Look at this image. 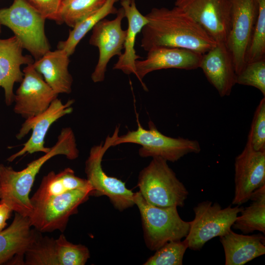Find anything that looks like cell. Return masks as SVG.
Listing matches in <instances>:
<instances>
[{
  "label": "cell",
  "mask_w": 265,
  "mask_h": 265,
  "mask_svg": "<svg viewBox=\"0 0 265 265\" xmlns=\"http://www.w3.org/2000/svg\"><path fill=\"white\" fill-rule=\"evenodd\" d=\"M145 16L140 46L146 51L157 46L186 49L204 54L216 42L178 7L153 8Z\"/></svg>",
  "instance_id": "cell-1"
},
{
  "label": "cell",
  "mask_w": 265,
  "mask_h": 265,
  "mask_svg": "<svg viewBox=\"0 0 265 265\" xmlns=\"http://www.w3.org/2000/svg\"><path fill=\"white\" fill-rule=\"evenodd\" d=\"M60 155L70 160L79 157L75 134L70 127L62 128L50 151L29 162L24 169L16 171L11 166L0 164V203L4 204L15 212L28 217L33 210L29 195L36 176L48 160Z\"/></svg>",
  "instance_id": "cell-2"
},
{
  "label": "cell",
  "mask_w": 265,
  "mask_h": 265,
  "mask_svg": "<svg viewBox=\"0 0 265 265\" xmlns=\"http://www.w3.org/2000/svg\"><path fill=\"white\" fill-rule=\"evenodd\" d=\"M137 128L119 136V128L111 136L112 146L123 143L140 145L138 153L141 157H160L167 161L175 162L190 153L197 154L201 151L199 142L183 137L166 136L160 132L152 121L148 123L149 129L142 127L137 116Z\"/></svg>",
  "instance_id": "cell-3"
},
{
  "label": "cell",
  "mask_w": 265,
  "mask_h": 265,
  "mask_svg": "<svg viewBox=\"0 0 265 265\" xmlns=\"http://www.w3.org/2000/svg\"><path fill=\"white\" fill-rule=\"evenodd\" d=\"M137 186L147 202L159 207H183L188 195L167 161L160 157L152 158L140 171Z\"/></svg>",
  "instance_id": "cell-4"
},
{
  "label": "cell",
  "mask_w": 265,
  "mask_h": 265,
  "mask_svg": "<svg viewBox=\"0 0 265 265\" xmlns=\"http://www.w3.org/2000/svg\"><path fill=\"white\" fill-rule=\"evenodd\" d=\"M134 202L139 210L147 247L156 251L166 243L181 240L187 235L190 221L181 218L177 207H159L147 202L139 191Z\"/></svg>",
  "instance_id": "cell-5"
},
{
  "label": "cell",
  "mask_w": 265,
  "mask_h": 265,
  "mask_svg": "<svg viewBox=\"0 0 265 265\" xmlns=\"http://www.w3.org/2000/svg\"><path fill=\"white\" fill-rule=\"evenodd\" d=\"M45 20L26 0H13L9 7L0 9V24L12 31L35 60L50 50Z\"/></svg>",
  "instance_id": "cell-6"
},
{
  "label": "cell",
  "mask_w": 265,
  "mask_h": 265,
  "mask_svg": "<svg viewBox=\"0 0 265 265\" xmlns=\"http://www.w3.org/2000/svg\"><path fill=\"white\" fill-rule=\"evenodd\" d=\"M243 207L231 205L222 208L217 202L206 200L193 208L194 218L190 221L188 233L185 238L188 248L200 250L208 241L229 232Z\"/></svg>",
  "instance_id": "cell-7"
},
{
  "label": "cell",
  "mask_w": 265,
  "mask_h": 265,
  "mask_svg": "<svg viewBox=\"0 0 265 265\" xmlns=\"http://www.w3.org/2000/svg\"><path fill=\"white\" fill-rule=\"evenodd\" d=\"M91 187L76 189L51 197L32 205L30 224L41 233L63 232L69 217L78 212L79 206L91 196Z\"/></svg>",
  "instance_id": "cell-8"
},
{
  "label": "cell",
  "mask_w": 265,
  "mask_h": 265,
  "mask_svg": "<svg viewBox=\"0 0 265 265\" xmlns=\"http://www.w3.org/2000/svg\"><path fill=\"white\" fill-rule=\"evenodd\" d=\"M111 141L107 136L105 143L93 146L85 161V172L92 190L90 196H107L112 204L120 211L134 205V193L128 189L121 180L107 175L102 166V159L110 147Z\"/></svg>",
  "instance_id": "cell-9"
},
{
  "label": "cell",
  "mask_w": 265,
  "mask_h": 265,
  "mask_svg": "<svg viewBox=\"0 0 265 265\" xmlns=\"http://www.w3.org/2000/svg\"><path fill=\"white\" fill-rule=\"evenodd\" d=\"M230 28L226 45L232 56L237 75L246 64V54L258 7L255 0H230Z\"/></svg>",
  "instance_id": "cell-10"
},
{
  "label": "cell",
  "mask_w": 265,
  "mask_h": 265,
  "mask_svg": "<svg viewBox=\"0 0 265 265\" xmlns=\"http://www.w3.org/2000/svg\"><path fill=\"white\" fill-rule=\"evenodd\" d=\"M216 42L226 43L230 28V0H174Z\"/></svg>",
  "instance_id": "cell-11"
},
{
  "label": "cell",
  "mask_w": 265,
  "mask_h": 265,
  "mask_svg": "<svg viewBox=\"0 0 265 265\" xmlns=\"http://www.w3.org/2000/svg\"><path fill=\"white\" fill-rule=\"evenodd\" d=\"M73 99L69 100L65 104L57 98L50 106L41 113L26 119L19 132L16 135L18 140L24 138L30 131L32 133L27 141L23 144V147L18 152L9 157L7 160L12 162L25 154H32L37 152H48L51 147L45 146V140L51 126L57 120L73 111Z\"/></svg>",
  "instance_id": "cell-12"
},
{
  "label": "cell",
  "mask_w": 265,
  "mask_h": 265,
  "mask_svg": "<svg viewBox=\"0 0 265 265\" xmlns=\"http://www.w3.org/2000/svg\"><path fill=\"white\" fill-rule=\"evenodd\" d=\"M124 9L119 8L113 20L104 19L92 28L89 44L97 47L99 51L98 63L91 75L94 82L103 81L105 78L106 67L110 59L122 53L127 30L122 27L125 18Z\"/></svg>",
  "instance_id": "cell-13"
},
{
  "label": "cell",
  "mask_w": 265,
  "mask_h": 265,
  "mask_svg": "<svg viewBox=\"0 0 265 265\" xmlns=\"http://www.w3.org/2000/svg\"><path fill=\"white\" fill-rule=\"evenodd\" d=\"M235 191L232 204L240 206L252 193L265 185V151H257L247 138L242 152L235 158Z\"/></svg>",
  "instance_id": "cell-14"
},
{
  "label": "cell",
  "mask_w": 265,
  "mask_h": 265,
  "mask_svg": "<svg viewBox=\"0 0 265 265\" xmlns=\"http://www.w3.org/2000/svg\"><path fill=\"white\" fill-rule=\"evenodd\" d=\"M23 72V80L14 95L13 110L26 119L45 111L58 94L36 71L32 63L27 65Z\"/></svg>",
  "instance_id": "cell-15"
},
{
  "label": "cell",
  "mask_w": 265,
  "mask_h": 265,
  "mask_svg": "<svg viewBox=\"0 0 265 265\" xmlns=\"http://www.w3.org/2000/svg\"><path fill=\"white\" fill-rule=\"evenodd\" d=\"M146 57L135 61V73L146 89L142 80L151 72L170 68L194 70L199 68L203 54L192 50L164 46H157L147 51Z\"/></svg>",
  "instance_id": "cell-16"
},
{
  "label": "cell",
  "mask_w": 265,
  "mask_h": 265,
  "mask_svg": "<svg viewBox=\"0 0 265 265\" xmlns=\"http://www.w3.org/2000/svg\"><path fill=\"white\" fill-rule=\"evenodd\" d=\"M199 68L221 97L230 95L237 84V75L232 56L226 43H217L203 54Z\"/></svg>",
  "instance_id": "cell-17"
},
{
  "label": "cell",
  "mask_w": 265,
  "mask_h": 265,
  "mask_svg": "<svg viewBox=\"0 0 265 265\" xmlns=\"http://www.w3.org/2000/svg\"><path fill=\"white\" fill-rule=\"evenodd\" d=\"M23 50L21 42L14 35L6 39L0 38V87L4 90L5 102L8 106L14 102V84L21 82L24 77L21 66L34 62L30 55L23 54Z\"/></svg>",
  "instance_id": "cell-18"
},
{
  "label": "cell",
  "mask_w": 265,
  "mask_h": 265,
  "mask_svg": "<svg viewBox=\"0 0 265 265\" xmlns=\"http://www.w3.org/2000/svg\"><path fill=\"white\" fill-rule=\"evenodd\" d=\"M31 227L28 216L15 212L10 226L0 232V265H23L24 253L37 232Z\"/></svg>",
  "instance_id": "cell-19"
},
{
  "label": "cell",
  "mask_w": 265,
  "mask_h": 265,
  "mask_svg": "<svg viewBox=\"0 0 265 265\" xmlns=\"http://www.w3.org/2000/svg\"><path fill=\"white\" fill-rule=\"evenodd\" d=\"M70 55L62 49L49 51L34 61L33 66L58 95L70 94L73 78L68 70Z\"/></svg>",
  "instance_id": "cell-20"
},
{
  "label": "cell",
  "mask_w": 265,
  "mask_h": 265,
  "mask_svg": "<svg viewBox=\"0 0 265 265\" xmlns=\"http://www.w3.org/2000/svg\"><path fill=\"white\" fill-rule=\"evenodd\" d=\"M219 238L226 265H243L265 254V237L263 234H239L231 230Z\"/></svg>",
  "instance_id": "cell-21"
},
{
  "label": "cell",
  "mask_w": 265,
  "mask_h": 265,
  "mask_svg": "<svg viewBox=\"0 0 265 265\" xmlns=\"http://www.w3.org/2000/svg\"><path fill=\"white\" fill-rule=\"evenodd\" d=\"M128 26L124 44V52L119 56L113 69L121 70L125 74L135 73V61L141 58L134 49L137 35L148 23L146 17L142 15L136 7L135 0L121 2Z\"/></svg>",
  "instance_id": "cell-22"
},
{
  "label": "cell",
  "mask_w": 265,
  "mask_h": 265,
  "mask_svg": "<svg viewBox=\"0 0 265 265\" xmlns=\"http://www.w3.org/2000/svg\"><path fill=\"white\" fill-rule=\"evenodd\" d=\"M87 187L92 188L87 179L77 176L73 169L66 168L57 173L51 171L44 176L38 189L30 199L32 206L51 197Z\"/></svg>",
  "instance_id": "cell-23"
},
{
  "label": "cell",
  "mask_w": 265,
  "mask_h": 265,
  "mask_svg": "<svg viewBox=\"0 0 265 265\" xmlns=\"http://www.w3.org/2000/svg\"><path fill=\"white\" fill-rule=\"evenodd\" d=\"M252 202L243 208L232 227L244 234L257 231L265 234V185L255 190L249 200Z\"/></svg>",
  "instance_id": "cell-24"
},
{
  "label": "cell",
  "mask_w": 265,
  "mask_h": 265,
  "mask_svg": "<svg viewBox=\"0 0 265 265\" xmlns=\"http://www.w3.org/2000/svg\"><path fill=\"white\" fill-rule=\"evenodd\" d=\"M37 231L31 245L25 251L23 265H60V248L56 239L43 236Z\"/></svg>",
  "instance_id": "cell-25"
},
{
  "label": "cell",
  "mask_w": 265,
  "mask_h": 265,
  "mask_svg": "<svg viewBox=\"0 0 265 265\" xmlns=\"http://www.w3.org/2000/svg\"><path fill=\"white\" fill-rule=\"evenodd\" d=\"M118 0H106L104 5L97 11L89 15L73 27L67 38L60 41L57 49L65 51L70 56L84 36L100 21L110 14H116L118 10L114 6Z\"/></svg>",
  "instance_id": "cell-26"
},
{
  "label": "cell",
  "mask_w": 265,
  "mask_h": 265,
  "mask_svg": "<svg viewBox=\"0 0 265 265\" xmlns=\"http://www.w3.org/2000/svg\"><path fill=\"white\" fill-rule=\"evenodd\" d=\"M106 0H64L59 12L58 24L73 27L101 8Z\"/></svg>",
  "instance_id": "cell-27"
},
{
  "label": "cell",
  "mask_w": 265,
  "mask_h": 265,
  "mask_svg": "<svg viewBox=\"0 0 265 265\" xmlns=\"http://www.w3.org/2000/svg\"><path fill=\"white\" fill-rule=\"evenodd\" d=\"M256 3L258 13L246 54V63L265 58V0H258Z\"/></svg>",
  "instance_id": "cell-28"
},
{
  "label": "cell",
  "mask_w": 265,
  "mask_h": 265,
  "mask_svg": "<svg viewBox=\"0 0 265 265\" xmlns=\"http://www.w3.org/2000/svg\"><path fill=\"white\" fill-rule=\"evenodd\" d=\"M188 245L184 240L170 241L156 250L144 265H182Z\"/></svg>",
  "instance_id": "cell-29"
},
{
  "label": "cell",
  "mask_w": 265,
  "mask_h": 265,
  "mask_svg": "<svg viewBox=\"0 0 265 265\" xmlns=\"http://www.w3.org/2000/svg\"><path fill=\"white\" fill-rule=\"evenodd\" d=\"M237 83L253 86L265 96V58L246 63L237 74Z\"/></svg>",
  "instance_id": "cell-30"
},
{
  "label": "cell",
  "mask_w": 265,
  "mask_h": 265,
  "mask_svg": "<svg viewBox=\"0 0 265 265\" xmlns=\"http://www.w3.org/2000/svg\"><path fill=\"white\" fill-rule=\"evenodd\" d=\"M247 138L257 151H265V98L260 101L255 111Z\"/></svg>",
  "instance_id": "cell-31"
},
{
  "label": "cell",
  "mask_w": 265,
  "mask_h": 265,
  "mask_svg": "<svg viewBox=\"0 0 265 265\" xmlns=\"http://www.w3.org/2000/svg\"><path fill=\"white\" fill-rule=\"evenodd\" d=\"M61 242V265H84L90 258L89 251L82 244L69 242L63 234L59 236Z\"/></svg>",
  "instance_id": "cell-32"
},
{
  "label": "cell",
  "mask_w": 265,
  "mask_h": 265,
  "mask_svg": "<svg viewBox=\"0 0 265 265\" xmlns=\"http://www.w3.org/2000/svg\"><path fill=\"white\" fill-rule=\"evenodd\" d=\"M46 20L57 23L61 5L63 0H26Z\"/></svg>",
  "instance_id": "cell-33"
},
{
  "label": "cell",
  "mask_w": 265,
  "mask_h": 265,
  "mask_svg": "<svg viewBox=\"0 0 265 265\" xmlns=\"http://www.w3.org/2000/svg\"><path fill=\"white\" fill-rule=\"evenodd\" d=\"M12 211L6 205L0 203V232L6 225V221L10 217Z\"/></svg>",
  "instance_id": "cell-34"
},
{
  "label": "cell",
  "mask_w": 265,
  "mask_h": 265,
  "mask_svg": "<svg viewBox=\"0 0 265 265\" xmlns=\"http://www.w3.org/2000/svg\"><path fill=\"white\" fill-rule=\"evenodd\" d=\"M120 0V2H122V1H129L131 2L132 0Z\"/></svg>",
  "instance_id": "cell-35"
},
{
  "label": "cell",
  "mask_w": 265,
  "mask_h": 265,
  "mask_svg": "<svg viewBox=\"0 0 265 265\" xmlns=\"http://www.w3.org/2000/svg\"><path fill=\"white\" fill-rule=\"evenodd\" d=\"M1 192L0 187V199L1 198Z\"/></svg>",
  "instance_id": "cell-36"
},
{
  "label": "cell",
  "mask_w": 265,
  "mask_h": 265,
  "mask_svg": "<svg viewBox=\"0 0 265 265\" xmlns=\"http://www.w3.org/2000/svg\"><path fill=\"white\" fill-rule=\"evenodd\" d=\"M1 25L0 24V34L1 31Z\"/></svg>",
  "instance_id": "cell-37"
},
{
  "label": "cell",
  "mask_w": 265,
  "mask_h": 265,
  "mask_svg": "<svg viewBox=\"0 0 265 265\" xmlns=\"http://www.w3.org/2000/svg\"></svg>",
  "instance_id": "cell-38"
}]
</instances>
